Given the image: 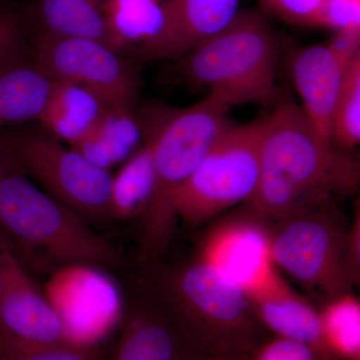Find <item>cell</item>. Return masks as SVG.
Returning <instances> with one entry per match:
<instances>
[{
    "mask_svg": "<svg viewBox=\"0 0 360 360\" xmlns=\"http://www.w3.org/2000/svg\"><path fill=\"white\" fill-rule=\"evenodd\" d=\"M101 357L99 345H30L0 338V360H101Z\"/></svg>",
    "mask_w": 360,
    "mask_h": 360,
    "instance_id": "cell-25",
    "label": "cell"
},
{
    "mask_svg": "<svg viewBox=\"0 0 360 360\" xmlns=\"http://www.w3.org/2000/svg\"><path fill=\"white\" fill-rule=\"evenodd\" d=\"M248 296L262 328L269 329L276 338L305 343L335 360L324 347L319 309L298 295L279 270Z\"/></svg>",
    "mask_w": 360,
    "mask_h": 360,
    "instance_id": "cell-16",
    "label": "cell"
},
{
    "mask_svg": "<svg viewBox=\"0 0 360 360\" xmlns=\"http://www.w3.org/2000/svg\"><path fill=\"white\" fill-rule=\"evenodd\" d=\"M198 245V258L245 291L257 290L277 271L269 222L241 210L212 220Z\"/></svg>",
    "mask_w": 360,
    "mask_h": 360,
    "instance_id": "cell-11",
    "label": "cell"
},
{
    "mask_svg": "<svg viewBox=\"0 0 360 360\" xmlns=\"http://www.w3.org/2000/svg\"><path fill=\"white\" fill-rule=\"evenodd\" d=\"M348 262L354 290L360 295V196L355 205L354 219L349 227Z\"/></svg>",
    "mask_w": 360,
    "mask_h": 360,
    "instance_id": "cell-30",
    "label": "cell"
},
{
    "mask_svg": "<svg viewBox=\"0 0 360 360\" xmlns=\"http://www.w3.org/2000/svg\"><path fill=\"white\" fill-rule=\"evenodd\" d=\"M155 188V167L148 143L125 161L113 176L110 217L117 220L141 219Z\"/></svg>",
    "mask_w": 360,
    "mask_h": 360,
    "instance_id": "cell-22",
    "label": "cell"
},
{
    "mask_svg": "<svg viewBox=\"0 0 360 360\" xmlns=\"http://www.w3.org/2000/svg\"><path fill=\"white\" fill-rule=\"evenodd\" d=\"M153 285L200 359L251 357L262 326L243 288L196 257L158 274Z\"/></svg>",
    "mask_w": 360,
    "mask_h": 360,
    "instance_id": "cell-4",
    "label": "cell"
},
{
    "mask_svg": "<svg viewBox=\"0 0 360 360\" xmlns=\"http://www.w3.org/2000/svg\"><path fill=\"white\" fill-rule=\"evenodd\" d=\"M105 105L86 89L70 82L53 80L49 101L39 122L59 141H78L96 123Z\"/></svg>",
    "mask_w": 360,
    "mask_h": 360,
    "instance_id": "cell-19",
    "label": "cell"
},
{
    "mask_svg": "<svg viewBox=\"0 0 360 360\" xmlns=\"http://www.w3.org/2000/svg\"><path fill=\"white\" fill-rule=\"evenodd\" d=\"M23 172L87 224L111 219L113 176L40 127L4 135Z\"/></svg>",
    "mask_w": 360,
    "mask_h": 360,
    "instance_id": "cell-8",
    "label": "cell"
},
{
    "mask_svg": "<svg viewBox=\"0 0 360 360\" xmlns=\"http://www.w3.org/2000/svg\"><path fill=\"white\" fill-rule=\"evenodd\" d=\"M196 360H250V357L240 356V355H224V356L203 357Z\"/></svg>",
    "mask_w": 360,
    "mask_h": 360,
    "instance_id": "cell-31",
    "label": "cell"
},
{
    "mask_svg": "<svg viewBox=\"0 0 360 360\" xmlns=\"http://www.w3.org/2000/svg\"><path fill=\"white\" fill-rule=\"evenodd\" d=\"M269 224L277 269L323 302L354 291L348 262L350 224L336 198L314 201Z\"/></svg>",
    "mask_w": 360,
    "mask_h": 360,
    "instance_id": "cell-6",
    "label": "cell"
},
{
    "mask_svg": "<svg viewBox=\"0 0 360 360\" xmlns=\"http://www.w3.org/2000/svg\"><path fill=\"white\" fill-rule=\"evenodd\" d=\"M105 4L106 0H39L37 33L108 44Z\"/></svg>",
    "mask_w": 360,
    "mask_h": 360,
    "instance_id": "cell-20",
    "label": "cell"
},
{
    "mask_svg": "<svg viewBox=\"0 0 360 360\" xmlns=\"http://www.w3.org/2000/svg\"><path fill=\"white\" fill-rule=\"evenodd\" d=\"M231 108L229 101L207 94L188 108L149 105L137 116L155 167V188L139 219V250L146 262L167 250L177 220L175 193L231 124Z\"/></svg>",
    "mask_w": 360,
    "mask_h": 360,
    "instance_id": "cell-2",
    "label": "cell"
},
{
    "mask_svg": "<svg viewBox=\"0 0 360 360\" xmlns=\"http://www.w3.org/2000/svg\"><path fill=\"white\" fill-rule=\"evenodd\" d=\"M250 360H333L319 350L298 341L272 338L262 343Z\"/></svg>",
    "mask_w": 360,
    "mask_h": 360,
    "instance_id": "cell-27",
    "label": "cell"
},
{
    "mask_svg": "<svg viewBox=\"0 0 360 360\" xmlns=\"http://www.w3.org/2000/svg\"><path fill=\"white\" fill-rule=\"evenodd\" d=\"M108 45L122 53L155 39L163 23L162 0H106Z\"/></svg>",
    "mask_w": 360,
    "mask_h": 360,
    "instance_id": "cell-21",
    "label": "cell"
},
{
    "mask_svg": "<svg viewBox=\"0 0 360 360\" xmlns=\"http://www.w3.org/2000/svg\"><path fill=\"white\" fill-rule=\"evenodd\" d=\"M0 233L21 264L49 274L65 265L99 269L120 262L89 224L32 184L7 146L0 172Z\"/></svg>",
    "mask_w": 360,
    "mask_h": 360,
    "instance_id": "cell-3",
    "label": "cell"
},
{
    "mask_svg": "<svg viewBox=\"0 0 360 360\" xmlns=\"http://www.w3.org/2000/svg\"><path fill=\"white\" fill-rule=\"evenodd\" d=\"M141 141L143 134L134 111L105 106L91 129L68 146L110 172L111 167L125 162L136 153Z\"/></svg>",
    "mask_w": 360,
    "mask_h": 360,
    "instance_id": "cell-18",
    "label": "cell"
},
{
    "mask_svg": "<svg viewBox=\"0 0 360 360\" xmlns=\"http://www.w3.org/2000/svg\"><path fill=\"white\" fill-rule=\"evenodd\" d=\"M6 146L4 141V135H0V172H1L2 163H4V156H6Z\"/></svg>",
    "mask_w": 360,
    "mask_h": 360,
    "instance_id": "cell-32",
    "label": "cell"
},
{
    "mask_svg": "<svg viewBox=\"0 0 360 360\" xmlns=\"http://www.w3.org/2000/svg\"><path fill=\"white\" fill-rule=\"evenodd\" d=\"M319 317L328 354L335 360H360V295L350 291L326 300Z\"/></svg>",
    "mask_w": 360,
    "mask_h": 360,
    "instance_id": "cell-23",
    "label": "cell"
},
{
    "mask_svg": "<svg viewBox=\"0 0 360 360\" xmlns=\"http://www.w3.org/2000/svg\"><path fill=\"white\" fill-rule=\"evenodd\" d=\"M333 139L347 150L360 146V47L350 61L341 89Z\"/></svg>",
    "mask_w": 360,
    "mask_h": 360,
    "instance_id": "cell-24",
    "label": "cell"
},
{
    "mask_svg": "<svg viewBox=\"0 0 360 360\" xmlns=\"http://www.w3.org/2000/svg\"><path fill=\"white\" fill-rule=\"evenodd\" d=\"M44 291L72 345H101L122 316L120 290L98 267H59L51 272Z\"/></svg>",
    "mask_w": 360,
    "mask_h": 360,
    "instance_id": "cell-10",
    "label": "cell"
},
{
    "mask_svg": "<svg viewBox=\"0 0 360 360\" xmlns=\"http://www.w3.org/2000/svg\"><path fill=\"white\" fill-rule=\"evenodd\" d=\"M0 338L30 345L70 343L44 291L13 250L7 255L0 293Z\"/></svg>",
    "mask_w": 360,
    "mask_h": 360,
    "instance_id": "cell-13",
    "label": "cell"
},
{
    "mask_svg": "<svg viewBox=\"0 0 360 360\" xmlns=\"http://www.w3.org/2000/svg\"><path fill=\"white\" fill-rule=\"evenodd\" d=\"M279 42L262 9H241L221 32L180 58L187 82L233 108L277 101Z\"/></svg>",
    "mask_w": 360,
    "mask_h": 360,
    "instance_id": "cell-5",
    "label": "cell"
},
{
    "mask_svg": "<svg viewBox=\"0 0 360 360\" xmlns=\"http://www.w3.org/2000/svg\"><path fill=\"white\" fill-rule=\"evenodd\" d=\"M264 122V115L245 124L231 123L220 134L175 193L177 219L200 226L250 202L259 181Z\"/></svg>",
    "mask_w": 360,
    "mask_h": 360,
    "instance_id": "cell-7",
    "label": "cell"
},
{
    "mask_svg": "<svg viewBox=\"0 0 360 360\" xmlns=\"http://www.w3.org/2000/svg\"><path fill=\"white\" fill-rule=\"evenodd\" d=\"M360 156L321 136L300 104L277 99L264 115L260 176L245 206L267 222L324 198L359 191Z\"/></svg>",
    "mask_w": 360,
    "mask_h": 360,
    "instance_id": "cell-1",
    "label": "cell"
},
{
    "mask_svg": "<svg viewBox=\"0 0 360 360\" xmlns=\"http://www.w3.org/2000/svg\"><path fill=\"white\" fill-rule=\"evenodd\" d=\"M52 85L53 79L23 54L0 68V129L39 122Z\"/></svg>",
    "mask_w": 360,
    "mask_h": 360,
    "instance_id": "cell-17",
    "label": "cell"
},
{
    "mask_svg": "<svg viewBox=\"0 0 360 360\" xmlns=\"http://www.w3.org/2000/svg\"><path fill=\"white\" fill-rule=\"evenodd\" d=\"M22 28L15 14L0 11V68L22 54Z\"/></svg>",
    "mask_w": 360,
    "mask_h": 360,
    "instance_id": "cell-29",
    "label": "cell"
},
{
    "mask_svg": "<svg viewBox=\"0 0 360 360\" xmlns=\"http://www.w3.org/2000/svg\"><path fill=\"white\" fill-rule=\"evenodd\" d=\"M132 305L110 360H196L186 336L155 285Z\"/></svg>",
    "mask_w": 360,
    "mask_h": 360,
    "instance_id": "cell-15",
    "label": "cell"
},
{
    "mask_svg": "<svg viewBox=\"0 0 360 360\" xmlns=\"http://www.w3.org/2000/svg\"><path fill=\"white\" fill-rule=\"evenodd\" d=\"M240 0H162L163 23L155 39L135 49L143 63L180 59L221 32Z\"/></svg>",
    "mask_w": 360,
    "mask_h": 360,
    "instance_id": "cell-14",
    "label": "cell"
},
{
    "mask_svg": "<svg viewBox=\"0 0 360 360\" xmlns=\"http://www.w3.org/2000/svg\"><path fill=\"white\" fill-rule=\"evenodd\" d=\"M32 60L51 79L78 85L108 108L134 111L136 70L105 42L37 33Z\"/></svg>",
    "mask_w": 360,
    "mask_h": 360,
    "instance_id": "cell-9",
    "label": "cell"
},
{
    "mask_svg": "<svg viewBox=\"0 0 360 360\" xmlns=\"http://www.w3.org/2000/svg\"><path fill=\"white\" fill-rule=\"evenodd\" d=\"M360 47V32H340L322 44L302 47L290 60V75L300 108L323 139L333 130L341 89L350 61Z\"/></svg>",
    "mask_w": 360,
    "mask_h": 360,
    "instance_id": "cell-12",
    "label": "cell"
},
{
    "mask_svg": "<svg viewBox=\"0 0 360 360\" xmlns=\"http://www.w3.org/2000/svg\"><path fill=\"white\" fill-rule=\"evenodd\" d=\"M321 27L360 32V0H326Z\"/></svg>",
    "mask_w": 360,
    "mask_h": 360,
    "instance_id": "cell-28",
    "label": "cell"
},
{
    "mask_svg": "<svg viewBox=\"0 0 360 360\" xmlns=\"http://www.w3.org/2000/svg\"><path fill=\"white\" fill-rule=\"evenodd\" d=\"M264 13L279 20L302 26L321 27L326 0H258Z\"/></svg>",
    "mask_w": 360,
    "mask_h": 360,
    "instance_id": "cell-26",
    "label": "cell"
}]
</instances>
